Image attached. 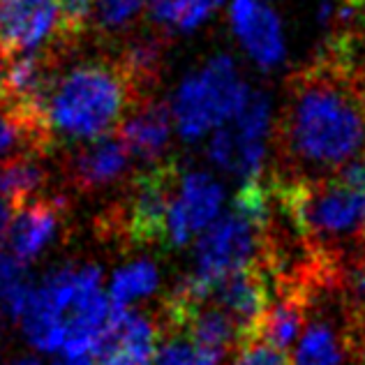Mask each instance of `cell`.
Wrapping results in <instances>:
<instances>
[{
  "label": "cell",
  "instance_id": "cell-23",
  "mask_svg": "<svg viewBox=\"0 0 365 365\" xmlns=\"http://www.w3.org/2000/svg\"><path fill=\"white\" fill-rule=\"evenodd\" d=\"M158 284H160L158 266L150 264L148 259H139V262H132L113 273L109 299L113 307H130V303L150 296L158 289Z\"/></svg>",
  "mask_w": 365,
  "mask_h": 365
},
{
  "label": "cell",
  "instance_id": "cell-11",
  "mask_svg": "<svg viewBox=\"0 0 365 365\" xmlns=\"http://www.w3.org/2000/svg\"><path fill=\"white\" fill-rule=\"evenodd\" d=\"M130 162V150L113 132L102 139L74 146L63 158V176L67 185L81 195H98L128 176Z\"/></svg>",
  "mask_w": 365,
  "mask_h": 365
},
{
  "label": "cell",
  "instance_id": "cell-19",
  "mask_svg": "<svg viewBox=\"0 0 365 365\" xmlns=\"http://www.w3.org/2000/svg\"><path fill=\"white\" fill-rule=\"evenodd\" d=\"M46 160L49 155L40 150H26L0 162V197L12 206V210L46 195L44 190L51 180Z\"/></svg>",
  "mask_w": 365,
  "mask_h": 365
},
{
  "label": "cell",
  "instance_id": "cell-20",
  "mask_svg": "<svg viewBox=\"0 0 365 365\" xmlns=\"http://www.w3.org/2000/svg\"><path fill=\"white\" fill-rule=\"evenodd\" d=\"M150 0H95L88 35L100 44L120 46L130 35H134L139 19L148 12Z\"/></svg>",
  "mask_w": 365,
  "mask_h": 365
},
{
  "label": "cell",
  "instance_id": "cell-5",
  "mask_svg": "<svg viewBox=\"0 0 365 365\" xmlns=\"http://www.w3.org/2000/svg\"><path fill=\"white\" fill-rule=\"evenodd\" d=\"M247 86L229 56H215L190 74L174 95L171 116L182 139H199L232 120L250 98Z\"/></svg>",
  "mask_w": 365,
  "mask_h": 365
},
{
  "label": "cell",
  "instance_id": "cell-8",
  "mask_svg": "<svg viewBox=\"0 0 365 365\" xmlns=\"http://www.w3.org/2000/svg\"><path fill=\"white\" fill-rule=\"evenodd\" d=\"M271 132V102L264 93H250L243 109L210 139L208 155L217 167L245 180L264 174L266 139Z\"/></svg>",
  "mask_w": 365,
  "mask_h": 365
},
{
  "label": "cell",
  "instance_id": "cell-6",
  "mask_svg": "<svg viewBox=\"0 0 365 365\" xmlns=\"http://www.w3.org/2000/svg\"><path fill=\"white\" fill-rule=\"evenodd\" d=\"M102 271L98 266H63L33 284L31 303L19 319L24 338L37 351L63 354L65 324L70 314L95 292H102Z\"/></svg>",
  "mask_w": 365,
  "mask_h": 365
},
{
  "label": "cell",
  "instance_id": "cell-24",
  "mask_svg": "<svg viewBox=\"0 0 365 365\" xmlns=\"http://www.w3.org/2000/svg\"><path fill=\"white\" fill-rule=\"evenodd\" d=\"M26 150H40L44 155H49L33 128L28 125L19 113L9 107L7 102L0 104V162L19 155Z\"/></svg>",
  "mask_w": 365,
  "mask_h": 365
},
{
  "label": "cell",
  "instance_id": "cell-15",
  "mask_svg": "<svg viewBox=\"0 0 365 365\" xmlns=\"http://www.w3.org/2000/svg\"><path fill=\"white\" fill-rule=\"evenodd\" d=\"M171 111L155 95L134 102L116 128L118 139L130 150L132 160L158 165L165 160L171 139Z\"/></svg>",
  "mask_w": 365,
  "mask_h": 365
},
{
  "label": "cell",
  "instance_id": "cell-13",
  "mask_svg": "<svg viewBox=\"0 0 365 365\" xmlns=\"http://www.w3.org/2000/svg\"><path fill=\"white\" fill-rule=\"evenodd\" d=\"M67 220V199L63 195H42L14 210L7 229L9 255L21 266L35 262L63 232Z\"/></svg>",
  "mask_w": 365,
  "mask_h": 365
},
{
  "label": "cell",
  "instance_id": "cell-9",
  "mask_svg": "<svg viewBox=\"0 0 365 365\" xmlns=\"http://www.w3.org/2000/svg\"><path fill=\"white\" fill-rule=\"evenodd\" d=\"M61 35L58 0H0V51L9 58L49 49Z\"/></svg>",
  "mask_w": 365,
  "mask_h": 365
},
{
  "label": "cell",
  "instance_id": "cell-29",
  "mask_svg": "<svg viewBox=\"0 0 365 365\" xmlns=\"http://www.w3.org/2000/svg\"><path fill=\"white\" fill-rule=\"evenodd\" d=\"M9 63H12V58H9L7 53L0 51V104L7 102V81H9Z\"/></svg>",
  "mask_w": 365,
  "mask_h": 365
},
{
  "label": "cell",
  "instance_id": "cell-28",
  "mask_svg": "<svg viewBox=\"0 0 365 365\" xmlns=\"http://www.w3.org/2000/svg\"><path fill=\"white\" fill-rule=\"evenodd\" d=\"M21 271H24V266L19 264L9 252L0 250V292L12 282L21 280Z\"/></svg>",
  "mask_w": 365,
  "mask_h": 365
},
{
  "label": "cell",
  "instance_id": "cell-4",
  "mask_svg": "<svg viewBox=\"0 0 365 365\" xmlns=\"http://www.w3.org/2000/svg\"><path fill=\"white\" fill-rule=\"evenodd\" d=\"M180 176V165L171 158L132 176L123 190V197L113 201L100 217V234L139 247L167 245L169 213Z\"/></svg>",
  "mask_w": 365,
  "mask_h": 365
},
{
  "label": "cell",
  "instance_id": "cell-10",
  "mask_svg": "<svg viewBox=\"0 0 365 365\" xmlns=\"http://www.w3.org/2000/svg\"><path fill=\"white\" fill-rule=\"evenodd\" d=\"M271 271L266 264H257L243 271L220 277L208 294L210 305L220 307L241 333V344L252 338L262 317L271 307Z\"/></svg>",
  "mask_w": 365,
  "mask_h": 365
},
{
  "label": "cell",
  "instance_id": "cell-3",
  "mask_svg": "<svg viewBox=\"0 0 365 365\" xmlns=\"http://www.w3.org/2000/svg\"><path fill=\"white\" fill-rule=\"evenodd\" d=\"M275 204L312 255L344 259L365 243V190L338 178L284 182L268 176Z\"/></svg>",
  "mask_w": 365,
  "mask_h": 365
},
{
  "label": "cell",
  "instance_id": "cell-7",
  "mask_svg": "<svg viewBox=\"0 0 365 365\" xmlns=\"http://www.w3.org/2000/svg\"><path fill=\"white\" fill-rule=\"evenodd\" d=\"M268 229L238 208L220 215L197 241L192 275L213 284L220 277L266 262Z\"/></svg>",
  "mask_w": 365,
  "mask_h": 365
},
{
  "label": "cell",
  "instance_id": "cell-14",
  "mask_svg": "<svg viewBox=\"0 0 365 365\" xmlns=\"http://www.w3.org/2000/svg\"><path fill=\"white\" fill-rule=\"evenodd\" d=\"M158 335L160 329L150 317L130 307H113L93 356L98 365H153Z\"/></svg>",
  "mask_w": 365,
  "mask_h": 365
},
{
  "label": "cell",
  "instance_id": "cell-16",
  "mask_svg": "<svg viewBox=\"0 0 365 365\" xmlns=\"http://www.w3.org/2000/svg\"><path fill=\"white\" fill-rule=\"evenodd\" d=\"M232 26L245 44L247 53L262 67H271L282 61V28L271 7L259 0H232Z\"/></svg>",
  "mask_w": 365,
  "mask_h": 365
},
{
  "label": "cell",
  "instance_id": "cell-27",
  "mask_svg": "<svg viewBox=\"0 0 365 365\" xmlns=\"http://www.w3.org/2000/svg\"><path fill=\"white\" fill-rule=\"evenodd\" d=\"M232 365H292V363L284 351L271 347V344L247 340L238 347Z\"/></svg>",
  "mask_w": 365,
  "mask_h": 365
},
{
  "label": "cell",
  "instance_id": "cell-18",
  "mask_svg": "<svg viewBox=\"0 0 365 365\" xmlns=\"http://www.w3.org/2000/svg\"><path fill=\"white\" fill-rule=\"evenodd\" d=\"M277 292H280V296L266 310L250 340L266 342L275 349L287 351L305 326L310 296L301 289H294V287H284V289Z\"/></svg>",
  "mask_w": 365,
  "mask_h": 365
},
{
  "label": "cell",
  "instance_id": "cell-33",
  "mask_svg": "<svg viewBox=\"0 0 365 365\" xmlns=\"http://www.w3.org/2000/svg\"><path fill=\"white\" fill-rule=\"evenodd\" d=\"M363 257H365V243H363Z\"/></svg>",
  "mask_w": 365,
  "mask_h": 365
},
{
  "label": "cell",
  "instance_id": "cell-2",
  "mask_svg": "<svg viewBox=\"0 0 365 365\" xmlns=\"http://www.w3.org/2000/svg\"><path fill=\"white\" fill-rule=\"evenodd\" d=\"M137 100L130 79L113 53L70 65L46 98L44 123L53 146L88 143L113 134Z\"/></svg>",
  "mask_w": 365,
  "mask_h": 365
},
{
  "label": "cell",
  "instance_id": "cell-1",
  "mask_svg": "<svg viewBox=\"0 0 365 365\" xmlns=\"http://www.w3.org/2000/svg\"><path fill=\"white\" fill-rule=\"evenodd\" d=\"M277 180H329L365 153V65L326 49L287 79L275 130Z\"/></svg>",
  "mask_w": 365,
  "mask_h": 365
},
{
  "label": "cell",
  "instance_id": "cell-26",
  "mask_svg": "<svg viewBox=\"0 0 365 365\" xmlns=\"http://www.w3.org/2000/svg\"><path fill=\"white\" fill-rule=\"evenodd\" d=\"M153 365H210V363L201 356L199 349L192 344V340L185 333L167 331V338L158 347Z\"/></svg>",
  "mask_w": 365,
  "mask_h": 365
},
{
  "label": "cell",
  "instance_id": "cell-31",
  "mask_svg": "<svg viewBox=\"0 0 365 365\" xmlns=\"http://www.w3.org/2000/svg\"><path fill=\"white\" fill-rule=\"evenodd\" d=\"M58 365H98V361H95V356H76V359L63 356Z\"/></svg>",
  "mask_w": 365,
  "mask_h": 365
},
{
  "label": "cell",
  "instance_id": "cell-22",
  "mask_svg": "<svg viewBox=\"0 0 365 365\" xmlns=\"http://www.w3.org/2000/svg\"><path fill=\"white\" fill-rule=\"evenodd\" d=\"M222 0H150L148 19L160 33H190Z\"/></svg>",
  "mask_w": 365,
  "mask_h": 365
},
{
  "label": "cell",
  "instance_id": "cell-30",
  "mask_svg": "<svg viewBox=\"0 0 365 365\" xmlns=\"http://www.w3.org/2000/svg\"><path fill=\"white\" fill-rule=\"evenodd\" d=\"M12 215H14V210L12 206L7 204V201L0 197V241L7 236V229H9V222H12Z\"/></svg>",
  "mask_w": 365,
  "mask_h": 365
},
{
  "label": "cell",
  "instance_id": "cell-32",
  "mask_svg": "<svg viewBox=\"0 0 365 365\" xmlns=\"http://www.w3.org/2000/svg\"><path fill=\"white\" fill-rule=\"evenodd\" d=\"M9 365H42V363L37 361L35 356H24V359H16V361H12Z\"/></svg>",
  "mask_w": 365,
  "mask_h": 365
},
{
  "label": "cell",
  "instance_id": "cell-25",
  "mask_svg": "<svg viewBox=\"0 0 365 365\" xmlns=\"http://www.w3.org/2000/svg\"><path fill=\"white\" fill-rule=\"evenodd\" d=\"M58 5L63 19L61 42L76 49L83 42V37L88 35V24H91L95 0H58Z\"/></svg>",
  "mask_w": 365,
  "mask_h": 365
},
{
  "label": "cell",
  "instance_id": "cell-17",
  "mask_svg": "<svg viewBox=\"0 0 365 365\" xmlns=\"http://www.w3.org/2000/svg\"><path fill=\"white\" fill-rule=\"evenodd\" d=\"M165 33L146 31L130 35L113 53L118 58L125 76L130 79L137 100L155 95V86L160 81L162 70H165Z\"/></svg>",
  "mask_w": 365,
  "mask_h": 365
},
{
  "label": "cell",
  "instance_id": "cell-21",
  "mask_svg": "<svg viewBox=\"0 0 365 365\" xmlns=\"http://www.w3.org/2000/svg\"><path fill=\"white\" fill-rule=\"evenodd\" d=\"M349 338L335 329V326L319 317L307 324L296 347L294 365H347Z\"/></svg>",
  "mask_w": 365,
  "mask_h": 365
},
{
  "label": "cell",
  "instance_id": "cell-12",
  "mask_svg": "<svg viewBox=\"0 0 365 365\" xmlns=\"http://www.w3.org/2000/svg\"><path fill=\"white\" fill-rule=\"evenodd\" d=\"M225 192L217 180L208 174H182L178 192L169 213L167 247H182L192 236L204 234L220 217Z\"/></svg>",
  "mask_w": 365,
  "mask_h": 365
}]
</instances>
